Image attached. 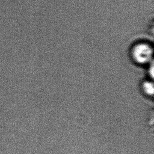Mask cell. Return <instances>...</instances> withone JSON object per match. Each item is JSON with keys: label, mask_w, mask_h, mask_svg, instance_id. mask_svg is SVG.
<instances>
[{"label": "cell", "mask_w": 154, "mask_h": 154, "mask_svg": "<svg viewBox=\"0 0 154 154\" xmlns=\"http://www.w3.org/2000/svg\"><path fill=\"white\" fill-rule=\"evenodd\" d=\"M153 48L148 43L140 42L131 49V57L136 64L143 65L150 64L153 60Z\"/></svg>", "instance_id": "obj_1"}, {"label": "cell", "mask_w": 154, "mask_h": 154, "mask_svg": "<svg viewBox=\"0 0 154 154\" xmlns=\"http://www.w3.org/2000/svg\"><path fill=\"white\" fill-rule=\"evenodd\" d=\"M143 92L149 96H152L153 94V84L152 81H146L141 85Z\"/></svg>", "instance_id": "obj_2"}]
</instances>
